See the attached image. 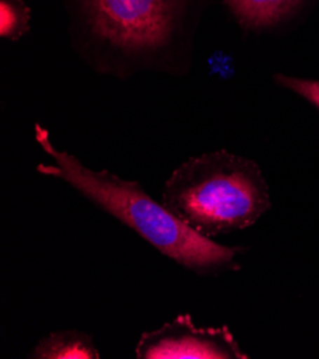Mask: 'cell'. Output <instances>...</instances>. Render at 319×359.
Masks as SVG:
<instances>
[{"label":"cell","mask_w":319,"mask_h":359,"mask_svg":"<svg viewBox=\"0 0 319 359\" xmlns=\"http://www.w3.org/2000/svg\"><path fill=\"white\" fill-rule=\"evenodd\" d=\"M34 137L53 159L52 165H39V173L62 179L165 257L198 273L229 268L233 264L239 248L215 243L195 232L163 203L154 201L137 182L125 181L108 170H92L76 156L57 151L49 132L39 123L34 125Z\"/></svg>","instance_id":"6da1fadb"},{"label":"cell","mask_w":319,"mask_h":359,"mask_svg":"<svg viewBox=\"0 0 319 359\" xmlns=\"http://www.w3.org/2000/svg\"><path fill=\"white\" fill-rule=\"evenodd\" d=\"M212 0H60L78 45L106 63L158 66L179 53Z\"/></svg>","instance_id":"7a4b0ae2"},{"label":"cell","mask_w":319,"mask_h":359,"mask_svg":"<svg viewBox=\"0 0 319 359\" xmlns=\"http://www.w3.org/2000/svg\"><path fill=\"white\" fill-rule=\"evenodd\" d=\"M162 203L206 238L254 225L271 209L259 166L226 151L188 159L165 182Z\"/></svg>","instance_id":"3957f363"},{"label":"cell","mask_w":319,"mask_h":359,"mask_svg":"<svg viewBox=\"0 0 319 359\" xmlns=\"http://www.w3.org/2000/svg\"><path fill=\"white\" fill-rule=\"evenodd\" d=\"M139 359H246L226 327L196 328L191 315H179L156 331L142 334Z\"/></svg>","instance_id":"277c9868"},{"label":"cell","mask_w":319,"mask_h":359,"mask_svg":"<svg viewBox=\"0 0 319 359\" xmlns=\"http://www.w3.org/2000/svg\"><path fill=\"white\" fill-rule=\"evenodd\" d=\"M308 0H224L225 6L246 30H268L292 19Z\"/></svg>","instance_id":"5b68a950"},{"label":"cell","mask_w":319,"mask_h":359,"mask_svg":"<svg viewBox=\"0 0 319 359\" xmlns=\"http://www.w3.org/2000/svg\"><path fill=\"white\" fill-rule=\"evenodd\" d=\"M34 359H99L100 355L89 334L59 331L43 338L30 352Z\"/></svg>","instance_id":"8992f818"},{"label":"cell","mask_w":319,"mask_h":359,"mask_svg":"<svg viewBox=\"0 0 319 359\" xmlns=\"http://www.w3.org/2000/svg\"><path fill=\"white\" fill-rule=\"evenodd\" d=\"M32 11L23 0H0V38L19 41L30 30Z\"/></svg>","instance_id":"52a82bcc"},{"label":"cell","mask_w":319,"mask_h":359,"mask_svg":"<svg viewBox=\"0 0 319 359\" xmlns=\"http://www.w3.org/2000/svg\"><path fill=\"white\" fill-rule=\"evenodd\" d=\"M273 81L276 85L297 93L298 96L313 104L316 109H319V81L302 79L287 75H275Z\"/></svg>","instance_id":"ba28073f"}]
</instances>
